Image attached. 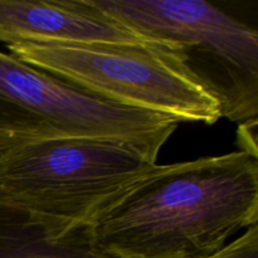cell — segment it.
I'll return each instance as SVG.
<instances>
[{"mask_svg": "<svg viewBox=\"0 0 258 258\" xmlns=\"http://www.w3.org/2000/svg\"><path fill=\"white\" fill-rule=\"evenodd\" d=\"M258 223V158L238 150L159 165L88 229L117 258H208Z\"/></svg>", "mask_w": 258, "mask_h": 258, "instance_id": "obj_1", "label": "cell"}, {"mask_svg": "<svg viewBox=\"0 0 258 258\" xmlns=\"http://www.w3.org/2000/svg\"><path fill=\"white\" fill-rule=\"evenodd\" d=\"M133 145L55 139L0 149V204L54 237L87 229L128 189L158 169Z\"/></svg>", "mask_w": 258, "mask_h": 258, "instance_id": "obj_2", "label": "cell"}, {"mask_svg": "<svg viewBox=\"0 0 258 258\" xmlns=\"http://www.w3.org/2000/svg\"><path fill=\"white\" fill-rule=\"evenodd\" d=\"M138 34L180 50L186 75L218 102L222 117H258V30L204 0H86Z\"/></svg>", "mask_w": 258, "mask_h": 258, "instance_id": "obj_3", "label": "cell"}, {"mask_svg": "<svg viewBox=\"0 0 258 258\" xmlns=\"http://www.w3.org/2000/svg\"><path fill=\"white\" fill-rule=\"evenodd\" d=\"M171 116L117 105L0 52V149L55 139H106L156 163L179 126Z\"/></svg>", "mask_w": 258, "mask_h": 258, "instance_id": "obj_4", "label": "cell"}, {"mask_svg": "<svg viewBox=\"0 0 258 258\" xmlns=\"http://www.w3.org/2000/svg\"><path fill=\"white\" fill-rule=\"evenodd\" d=\"M22 62L117 105L163 113L179 122L214 125L221 107L184 71L178 55L115 44L17 43Z\"/></svg>", "mask_w": 258, "mask_h": 258, "instance_id": "obj_5", "label": "cell"}, {"mask_svg": "<svg viewBox=\"0 0 258 258\" xmlns=\"http://www.w3.org/2000/svg\"><path fill=\"white\" fill-rule=\"evenodd\" d=\"M0 42L144 47L178 55L183 64L179 49L138 34L86 0H0Z\"/></svg>", "mask_w": 258, "mask_h": 258, "instance_id": "obj_6", "label": "cell"}, {"mask_svg": "<svg viewBox=\"0 0 258 258\" xmlns=\"http://www.w3.org/2000/svg\"><path fill=\"white\" fill-rule=\"evenodd\" d=\"M0 258H117L95 246L88 229L54 237L25 214L0 204Z\"/></svg>", "mask_w": 258, "mask_h": 258, "instance_id": "obj_7", "label": "cell"}, {"mask_svg": "<svg viewBox=\"0 0 258 258\" xmlns=\"http://www.w3.org/2000/svg\"><path fill=\"white\" fill-rule=\"evenodd\" d=\"M208 258H258V223Z\"/></svg>", "mask_w": 258, "mask_h": 258, "instance_id": "obj_8", "label": "cell"}]
</instances>
